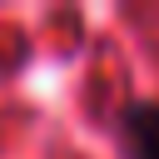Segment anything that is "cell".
I'll return each instance as SVG.
<instances>
[{"label":"cell","mask_w":159,"mask_h":159,"mask_svg":"<svg viewBox=\"0 0 159 159\" xmlns=\"http://www.w3.org/2000/svg\"><path fill=\"white\" fill-rule=\"evenodd\" d=\"M124 139L134 159H159V104H134L124 114Z\"/></svg>","instance_id":"cell-1"}]
</instances>
